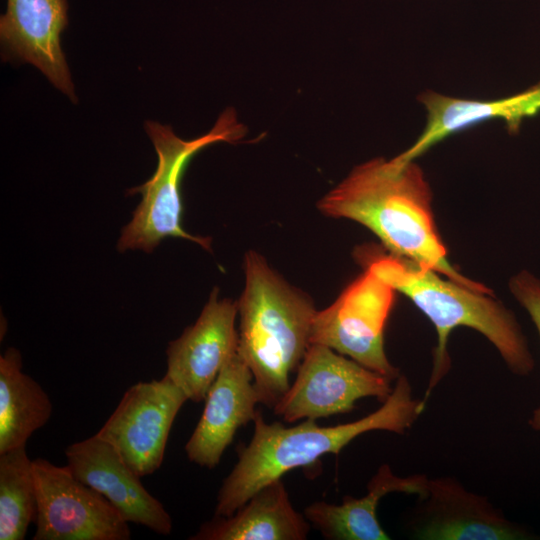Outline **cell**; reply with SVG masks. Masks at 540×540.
Here are the masks:
<instances>
[{
	"instance_id": "20",
	"label": "cell",
	"mask_w": 540,
	"mask_h": 540,
	"mask_svg": "<svg viewBox=\"0 0 540 540\" xmlns=\"http://www.w3.org/2000/svg\"><path fill=\"white\" fill-rule=\"evenodd\" d=\"M509 289L528 313L540 337V279L528 270H522L510 278Z\"/></svg>"
},
{
	"instance_id": "19",
	"label": "cell",
	"mask_w": 540,
	"mask_h": 540,
	"mask_svg": "<svg viewBox=\"0 0 540 540\" xmlns=\"http://www.w3.org/2000/svg\"><path fill=\"white\" fill-rule=\"evenodd\" d=\"M37 513L33 460L26 446L0 454V540H23Z\"/></svg>"
},
{
	"instance_id": "11",
	"label": "cell",
	"mask_w": 540,
	"mask_h": 540,
	"mask_svg": "<svg viewBox=\"0 0 540 540\" xmlns=\"http://www.w3.org/2000/svg\"><path fill=\"white\" fill-rule=\"evenodd\" d=\"M237 314V304L227 298L218 299L215 287L196 322L169 343L164 376L188 400H205L222 367L237 353Z\"/></svg>"
},
{
	"instance_id": "3",
	"label": "cell",
	"mask_w": 540,
	"mask_h": 540,
	"mask_svg": "<svg viewBox=\"0 0 540 540\" xmlns=\"http://www.w3.org/2000/svg\"><path fill=\"white\" fill-rule=\"evenodd\" d=\"M395 381L392 392L376 411L336 426L321 427L316 420L306 419L286 427L280 422H265L257 411L251 441L239 450L234 468L219 489L215 515L234 514L265 485L294 468L314 464L325 454H338L361 434L374 430L407 432L427 403L413 397L407 376L400 374Z\"/></svg>"
},
{
	"instance_id": "2",
	"label": "cell",
	"mask_w": 540,
	"mask_h": 540,
	"mask_svg": "<svg viewBox=\"0 0 540 540\" xmlns=\"http://www.w3.org/2000/svg\"><path fill=\"white\" fill-rule=\"evenodd\" d=\"M357 258L364 268L408 297L435 328L437 343L422 398L425 403L450 370L448 342L451 332L458 327L474 329L488 339L516 376L526 377L535 369L534 357L516 316L491 293L467 287L391 253L361 248Z\"/></svg>"
},
{
	"instance_id": "5",
	"label": "cell",
	"mask_w": 540,
	"mask_h": 540,
	"mask_svg": "<svg viewBox=\"0 0 540 540\" xmlns=\"http://www.w3.org/2000/svg\"><path fill=\"white\" fill-rule=\"evenodd\" d=\"M145 130L157 153L158 164L149 180L128 190V194H141L142 200L122 230L118 250L138 249L151 253L168 237L189 240L210 250V237L192 235L182 226V176L195 154L214 143L242 141L247 133L246 127L230 107L219 115L208 133L195 139L184 140L170 126L156 121H146Z\"/></svg>"
},
{
	"instance_id": "21",
	"label": "cell",
	"mask_w": 540,
	"mask_h": 540,
	"mask_svg": "<svg viewBox=\"0 0 540 540\" xmlns=\"http://www.w3.org/2000/svg\"><path fill=\"white\" fill-rule=\"evenodd\" d=\"M529 425L537 431H540V404L533 410L529 419Z\"/></svg>"
},
{
	"instance_id": "17",
	"label": "cell",
	"mask_w": 540,
	"mask_h": 540,
	"mask_svg": "<svg viewBox=\"0 0 540 540\" xmlns=\"http://www.w3.org/2000/svg\"><path fill=\"white\" fill-rule=\"evenodd\" d=\"M310 522L296 511L281 479L258 490L234 514L216 516L193 540H304Z\"/></svg>"
},
{
	"instance_id": "14",
	"label": "cell",
	"mask_w": 540,
	"mask_h": 540,
	"mask_svg": "<svg viewBox=\"0 0 540 540\" xmlns=\"http://www.w3.org/2000/svg\"><path fill=\"white\" fill-rule=\"evenodd\" d=\"M258 403L253 375L236 353L207 393L201 418L185 445L188 459L209 469L217 466L237 430L254 420Z\"/></svg>"
},
{
	"instance_id": "12",
	"label": "cell",
	"mask_w": 540,
	"mask_h": 540,
	"mask_svg": "<svg viewBox=\"0 0 540 540\" xmlns=\"http://www.w3.org/2000/svg\"><path fill=\"white\" fill-rule=\"evenodd\" d=\"M66 466L81 482L104 496L127 522L168 535L172 519L162 503L142 485L116 449L96 434L69 445Z\"/></svg>"
},
{
	"instance_id": "8",
	"label": "cell",
	"mask_w": 540,
	"mask_h": 540,
	"mask_svg": "<svg viewBox=\"0 0 540 540\" xmlns=\"http://www.w3.org/2000/svg\"><path fill=\"white\" fill-rule=\"evenodd\" d=\"M37 513L34 540H128V522L65 466L33 460Z\"/></svg>"
},
{
	"instance_id": "18",
	"label": "cell",
	"mask_w": 540,
	"mask_h": 540,
	"mask_svg": "<svg viewBox=\"0 0 540 540\" xmlns=\"http://www.w3.org/2000/svg\"><path fill=\"white\" fill-rule=\"evenodd\" d=\"M52 402L43 388L22 371L20 352L10 347L0 356V454L26 446L50 419Z\"/></svg>"
},
{
	"instance_id": "15",
	"label": "cell",
	"mask_w": 540,
	"mask_h": 540,
	"mask_svg": "<svg viewBox=\"0 0 540 540\" xmlns=\"http://www.w3.org/2000/svg\"><path fill=\"white\" fill-rule=\"evenodd\" d=\"M418 101L427 111L426 125L416 141L395 156L402 163L415 161L449 136L486 121L502 120L510 134L518 133L524 119L540 112V82L501 99H466L425 91Z\"/></svg>"
},
{
	"instance_id": "9",
	"label": "cell",
	"mask_w": 540,
	"mask_h": 540,
	"mask_svg": "<svg viewBox=\"0 0 540 540\" xmlns=\"http://www.w3.org/2000/svg\"><path fill=\"white\" fill-rule=\"evenodd\" d=\"M185 393L167 377L132 385L96 433L140 477L162 464L168 436Z\"/></svg>"
},
{
	"instance_id": "13",
	"label": "cell",
	"mask_w": 540,
	"mask_h": 540,
	"mask_svg": "<svg viewBox=\"0 0 540 540\" xmlns=\"http://www.w3.org/2000/svg\"><path fill=\"white\" fill-rule=\"evenodd\" d=\"M67 0H7L0 19L3 51L30 63L71 101L77 102L61 34L68 23Z\"/></svg>"
},
{
	"instance_id": "6",
	"label": "cell",
	"mask_w": 540,
	"mask_h": 540,
	"mask_svg": "<svg viewBox=\"0 0 540 540\" xmlns=\"http://www.w3.org/2000/svg\"><path fill=\"white\" fill-rule=\"evenodd\" d=\"M396 290L369 269L327 308L317 311L310 343L322 344L394 381L400 375L385 353L384 330Z\"/></svg>"
},
{
	"instance_id": "4",
	"label": "cell",
	"mask_w": 540,
	"mask_h": 540,
	"mask_svg": "<svg viewBox=\"0 0 540 540\" xmlns=\"http://www.w3.org/2000/svg\"><path fill=\"white\" fill-rule=\"evenodd\" d=\"M244 273V290L236 302L237 353L253 375L259 403L273 409L311 344L317 310L307 294L285 281L256 251L245 254Z\"/></svg>"
},
{
	"instance_id": "16",
	"label": "cell",
	"mask_w": 540,
	"mask_h": 540,
	"mask_svg": "<svg viewBox=\"0 0 540 540\" xmlns=\"http://www.w3.org/2000/svg\"><path fill=\"white\" fill-rule=\"evenodd\" d=\"M427 476L395 475L390 466L381 465L367 485L368 492L360 498L345 496L341 504L314 502L304 509L306 519L330 540H388L390 536L378 522L376 510L382 497L392 492L414 494L426 491Z\"/></svg>"
},
{
	"instance_id": "10",
	"label": "cell",
	"mask_w": 540,
	"mask_h": 540,
	"mask_svg": "<svg viewBox=\"0 0 540 540\" xmlns=\"http://www.w3.org/2000/svg\"><path fill=\"white\" fill-rule=\"evenodd\" d=\"M420 540H518L529 532L451 477L428 478L409 524Z\"/></svg>"
},
{
	"instance_id": "1",
	"label": "cell",
	"mask_w": 540,
	"mask_h": 540,
	"mask_svg": "<svg viewBox=\"0 0 540 540\" xmlns=\"http://www.w3.org/2000/svg\"><path fill=\"white\" fill-rule=\"evenodd\" d=\"M331 218L353 220L374 233L389 253L427 266L475 290H491L461 274L438 233L432 191L415 161L373 158L351 172L318 202Z\"/></svg>"
},
{
	"instance_id": "7",
	"label": "cell",
	"mask_w": 540,
	"mask_h": 540,
	"mask_svg": "<svg viewBox=\"0 0 540 540\" xmlns=\"http://www.w3.org/2000/svg\"><path fill=\"white\" fill-rule=\"evenodd\" d=\"M392 380L322 344H310L288 391L273 408L287 423L347 413L365 397L384 402Z\"/></svg>"
}]
</instances>
